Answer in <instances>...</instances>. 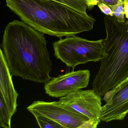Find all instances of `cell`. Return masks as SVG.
Wrapping results in <instances>:
<instances>
[{"mask_svg":"<svg viewBox=\"0 0 128 128\" xmlns=\"http://www.w3.org/2000/svg\"><path fill=\"white\" fill-rule=\"evenodd\" d=\"M100 2H103L107 4L111 8L118 4L121 0H98Z\"/></svg>","mask_w":128,"mask_h":128,"instance_id":"obj_15","label":"cell"},{"mask_svg":"<svg viewBox=\"0 0 128 128\" xmlns=\"http://www.w3.org/2000/svg\"><path fill=\"white\" fill-rule=\"evenodd\" d=\"M103 96L106 104L102 107L101 120H123L128 113V78Z\"/></svg>","mask_w":128,"mask_h":128,"instance_id":"obj_8","label":"cell"},{"mask_svg":"<svg viewBox=\"0 0 128 128\" xmlns=\"http://www.w3.org/2000/svg\"><path fill=\"white\" fill-rule=\"evenodd\" d=\"M124 0H121L118 5L111 8L114 12V16L115 18L120 23H124L126 21L125 18V12L124 9Z\"/></svg>","mask_w":128,"mask_h":128,"instance_id":"obj_13","label":"cell"},{"mask_svg":"<svg viewBox=\"0 0 128 128\" xmlns=\"http://www.w3.org/2000/svg\"><path fill=\"white\" fill-rule=\"evenodd\" d=\"M21 20L39 31L61 38L93 28L96 20L83 12L52 0H6Z\"/></svg>","mask_w":128,"mask_h":128,"instance_id":"obj_2","label":"cell"},{"mask_svg":"<svg viewBox=\"0 0 128 128\" xmlns=\"http://www.w3.org/2000/svg\"><path fill=\"white\" fill-rule=\"evenodd\" d=\"M88 6V8L92 9L95 6L100 3L98 0H84Z\"/></svg>","mask_w":128,"mask_h":128,"instance_id":"obj_16","label":"cell"},{"mask_svg":"<svg viewBox=\"0 0 128 128\" xmlns=\"http://www.w3.org/2000/svg\"><path fill=\"white\" fill-rule=\"evenodd\" d=\"M62 104L87 117L98 125L102 111L101 97L93 90H80L60 98Z\"/></svg>","mask_w":128,"mask_h":128,"instance_id":"obj_6","label":"cell"},{"mask_svg":"<svg viewBox=\"0 0 128 128\" xmlns=\"http://www.w3.org/2000/svg\"><path fill=\"white\" fill-rule=\"evenodd\" d=\"M55 57L74 70L77 66L101 61L104 40L90 41L76 36H68L53 42Z\"/></svg>","mask_w":128,"mask_h":128,"instance_id":"obj_4","label":"cell"},{"mask_svg":"<svg viewBox=\"0 0 128 128\" xmlns=\"http://www.w3.org/2000/svg\"><path fill=\"white\" fill-rule=\"evenodd\" d=\"M44 34L23 21L6 27L1 47L12 76L40 84L51 79L52 64Z\"/></svg>","mask_w":128,"mask_h":128,"instance_id":"obj_1","label":"cell"},{"mask_svg":"<svg viewBox=\"0 0 128 128\" xmlns=\"http://www.w3.org/2000/svg\"><path fill=\"white\" fill-rule=\"evenodd\" d=\"M90 72L88 70H74L60 75L45 83L46 94L54 98H60L83 88L89 84Z\"/></svg>","mask_w":128,"mask_h":128,"instance_id":"obj_7","label":"cell"},{"mask_svg":"<svg viewBox=\"0 0 128 128\" xmlns=\"http://www.w3.org/2000/svg\"><path fill=\"white\" fill-rule=\"evenodd\" d=\"M34 116L40 128H64L62 125L48 118L38 115Z\"/></svg>","mask_w":128,"mask_h":128,"instance_id":"obj_12","label":"cell"},{"mask_svg":"<svg viewBox=\"0 0 128 128\" xmlns=\"http://www.w3.org/2000/svg\"><path fill=\"white\" fill-rule=\"evenodd\" d=\"M124 9L125 16L128 20V0H124Z\"/></svg>","mask_w":128,"mask_h":128,"instance_id":"obj_17","label":"cell"},{"mask_svg":"<svg viewBox=\"0 0 128 128\" xmlns=\"http://www.w3.org/2000/svg\"><path fill=\"white\" fill-rule=\"evenodd\" d=\"M0 52V95L2 96L12 117L16 113L18 94L16 90L12 76L8 68L3 52Z\"/></svg>","mask_w":128,"mask_h":128,"instance_id":"obj_9","label":"cell"},{"mask_svg":"<svg viewBox=\"0 0 128 128\" xmlns=\"http://www.w3.org/2000/svg\"><path fill=\"white\" fill-rule=\"evenodd\" d=\"M34 116L48 118L64 128H96L98 125L82 114L58 102L36 101L27 108Z\"/></svg>","mask_w":128,"mask_h":128,"instance_id":"obj_5","label":"cell"},{"mask_svg":"<svg viewBox=\"0 0 128 128\" xmlns=\"http://www.w3.org/2000/svg\"><path fill=\"white\" fill-rule=\"evenodd\" d=\"M98 7L102 13L108 16L114 17V12L107 4L103 2H100L98 5Z\"/></svg>","mask_w":128,"mask_h":128,"instance_id":"obj_14","label":"cell"},{"mask_svg":"<svg viewBox=\"0 0 128 128\" xmlns=\"http://www.w3.org/2000/svg\"><path fill=\"white\" fill-rule=\"evenodd\" d=\"M104 20L103 56L92 83V90L101 97L128 78V21L120 23L108 16Z\"/></svg>","mask_w":128,"mask_h":128,"instance_id":"obj_3","label":"cell"},{"mask_svg":"<svg viewBox=\"0 0 128 128\" xmlns=\"http://www.w3.org/2000/svg\"><path fill=\"white\" fill-rule=\"evenodd\" d=\"M12 117L4 100L0 95V126L11 128Z\"/></svg>","mask_w":128,"mask_h":128,"instance_id":"obj_10","label":"cell"},{"mask_svg":"<svg viewBox=\"0 0 128 128\" xmlns=\"http://www.w3.org/2000/svg\"><path fill=\"white\" fill-rule=\"evenodd\" d=\"M86 13L87 6L84 0H52Z\"/></svg>","mask_w":128,"mask_h":128,"instance_id":"obj_11","label":"cell"}]
</instances>
